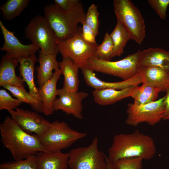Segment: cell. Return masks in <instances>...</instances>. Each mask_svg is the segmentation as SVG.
I'll list each match as a JSON object with an SVG mask.
<instances>
[{
    "label": "cell",
    "mask_w": 169,
    "mask_h": 169,
    "mask_svg": "<svg viewBox=\"0 0 169 169\" xmlns=\"http://www.w3.org/2000/svg\"><path fill=\"white\" fill-rule=\"evenodd\" d=\"M57 53L46 55L40 50L39 51L38 61L39 66L36 67L37 79L39 88L53 77L55 70L59 69V63L56 60Z\"/></svg>",
    "instance_id": "ffe728a7"
},
{
    "label": "cell",
    "mask_w": 169,
    "mask_h": 169,
    "mask_svg": "<svg viewBox=\"0 0 169 169\" xmlns=\"http://www.w3.org/2000/svg\"><path fill=\"white\" fill-rule=\"evenodd\" d=\"M87 136L85 133L71 129L65 122L56 120L38 137L43 146L49 152H53L61 151Z\"/></svg>",
    "instance_id": "277c9868"
},
{
    "label": "cell",
    "mask_w": 169,
    "mask_h": 169,
    "mask_svg": "<svg viewBox=\"0 0 169 169\" xmlns=\"http://www.w3.org/2000/svg\"><path fill=\"white\" fill-rule=\"evenodd\" d=\"M98 141L95 137L88 146L71 150L68 152L70 169H107L105 155L99 150Z\"/></svg>",
    "instance_id": "ba28073f"
},
{
    "label": "cell",
    "mask_w": 169,
    "mask_h": 169,
    "mask_svg": "<svg viewBox=\"0 0 169 169\" xmlns=\"http://www.w3.org/2000/svg\"><path fill=\"white\" fill-rule=\"evenodd\" d=\"M135 86L121 90L110 88L95 90L92 94L95 102L101 105H107L131 97Z\"/></svg>",
    "instance_id": "7402d4cb"
},
{
    "label": "cell",
    "mask_w": 169,
    "mask_h": 169,
    "mask_svg": "<svg viewBox=\"0 0 169 169\" xmlns=\"http://www.w3.org/2000/svg\"><path fill=\"white\" fill-rule=\"evenodd\" d=\"M161 92L159 89L145 83H142L140 86H136L131 96L134 100L133 104L140 105L154 101L156 100Z\"/></svg>",
    "instance_id": "cb8c5ba5"
},
{
    "label": "cell",
    "mask_w": 169,
    "mask_h": 169,
    "mask_svg": "<svg viewBox=\"0 0 169 169\" xmlns=\"http://www.w3.org/2000/svg\"><path fill=\"white\" fill-rule=\"evenodd\" d=\"M61 74L60 69L54 71L52 78L38 89L42 103V112L45 115H52L54 111L53 103L58 95L57 84Z\"/></svg>",
    "instance_id": "e0dca14e"
},
{
    "label": "cell",
    "mask_w": 169,
    "mask_h": 169,
    "mask_svg": "<svg viewBox=\"0 0 169 169\" xmlns=\"http://www.w3.org/2000/svg\"><path fill=\"white\" fill-rule=\"evenodd\" d=\"M25 36L45 54L59 52L57 38L44 16L38 15L33 18L25 28Z\"/></svg>",
    "instance_id": "52a82bcc"
},
{
    "label": "cell",
    "mask_w": 169,
    "mask_h": 169,
    "mask_svg": "<svg viewBox=\"0 0 169 169\" xmlns=\"http://www.w3.org/2000/svg\"><path fill=\"white\" fill-rule=\"evenodd\" d=\"M166 95L164 96L163 104L164 107V112L162 120H169V89L166 91Z\"/></svg>",
    "instance_id": "d590c367"
},
{
    "label": "cell",
    "mask_w": 169,
    "mask_h": 169,
    "mask_svg": "<svg viewBox=\"0 0 169 169\" xmlns=\"http://www.w3.org/2000/svg\"><path fill=\"white\" fill-rule=\"evenodd\" d=\"M140 50L129 54L117 61H105L93 56L86 66L94 71L120 78L126 80L139 73L138 61Z\"/></svg>",
    "instance_id": "8992f818"
},
{
    "label": "cell",
    "mask_w": 169,
    "mask_h": 169,
    "mask_svg": "<svg viewBox=\"0 0 169 169\" xmlns=\"http://www.w3.org/2000/svg\"><path fill=\"white\" fill-rule=\"evenodd\" d=\"M54 5L58 8L64 11H68L80 3L79 0H54Z\"/></svg>",
    "instance_id": "e575fe53"
},
{
    "label": "cell",
    "mask_w": 169,
    "mask_h": 169,
    "mask_svg": "<svg viewBox=\"0 0 169 169\" xmlns=\"http://www.w3.org/2000/svg\"><path fill=\"white\" fill-rule=\"evenodd\" d=\"M147 2L161 18L166 19L169 0H148Z\"/></svg>",
    "instance_id": "d6a6232c"
},
{
    "label": "cell",
    "mask_w": 169,
    "mask_h": 169,
    "mask_svg": "<svg viewBox=\"0 0 169 169\" xmlns=\"http://www.w3.org/2000/svg\"><path fill=\"white\" fill-rule=\"evenodd\" d=\"M156 152L153 139L137 129L132 133L115 135L108 150V157L113 162L123 158L136 157L149 160Z\"/></svg>",
    "instance_id": "7a4b0ae2"
},
{
    "label": "cell",
    "mask_w": 169,
    "mask_h": 169,
    "mask_svg": "<svg viewBox=\"0 0 169 169\" xmlns=\"http://www.w3.org/2000/svg\"><path fill=\"white\" fill-rule=\"evenodd\" d=\"M19 63L18 69L20 77L28 86L29 92L40 102L42 103L39 95L38 89L34 80V65L38 60L35 54L27 58L18 59Z\"/></svg>",
    "instance_id": "44dd1931"
},
{
    "label": "cell",
    "mask_w": 169,
    "mask_h": 169,
    "mask_svg": "<svg viewBox=\"0 0 169 169\" xmlns=\"http://www.w3.org/2000/svg\"><path fill=\"white\" fill-rule=\"evenodd\" d=\"M138 65L139 69L155 67L169 73V52L159 48H149L140 51Z\"/></svg>",
    "instance_id": "9a60e30c"
},
{
    "label": "cell",
    "mask_w": 169,
    "mask_h": 169,
    "mask_svg": "<svg viewBox=\"0 0 169 169\" xmlns=\"http://www.w3.org/2000/svg\"><path fill=\"white\" fill-rule=\"evenodd\" d=\"M81 36L87 42L93 44H98L96 41L95 35L92 30L88 26L85 22L82 24Z\"/></svg>",
    "instance_id": "836d02e7"
},
{
    "label": "cell",
    "mask_w": 169,
    "mask_h": 169,
    "mask_svg": "<svg viewBox=\"0 0 169 169\" xmlns=\"http://www.w3.org/2000/svg\"><path fill=\"white\" fill-rule=\"evenodd\" d=\"M68 152H39L36 155L37 169H68Z\"/></svg>",
    "instance_id": "d6986e66"
},
{
    "label": "cell",
    "mask_w": 169,
    "mask_h": 169,
    "mask_svg": "<svg viewBox=\"0 0 169 169\" xmlns=\"http://www.w3.org/2000/svg\"><path fill=\"white\" fill-rule=\"evenodd\" d=\"M164 96L153 102L136 105L129 103L126 109V124L136 126L142 123L154 126L162 120L164 112Z\"/></svg>",
    "instance_id": "30bf717a"
},
{
    "label": "cell",
    "mask_w": 169,
    "mask_h": 169,
    "mask_svg": "<svg viewBox=\"0 0 169 169\" xmlns=\"http://www.w3.org/2000/svg\"><path fill=\"white\" fill-rule=\"evenodd\" d=\"M17 59L6 54L2 57L0 64V86L6 85L17 86H24V81L15 73V69L18 65Z\"/></svg>",
    "instance_id": "ac0fdd59"
},
{
    "label": "cell",
    "mask_w": 169,
    "mask_h": 169,
    "mask_svg": "<svg viewBox=\"0 0 169 169\" xmlns=\"http://www.w3.org/2000/svg\"><path fill=\"white\" fill-rule=\"evenodd\" d=\"M105 159L107 163V169H115L113 162L106 155Z\"/></svg>",
    "instance_id": "8d00e7d4"
},
{
    "label": "cell",
    "mask_w": 169,
    "mask_h": 169,
    "mask_svg": "<svg viewBox=\"0 0 169 169\" xmlns=\"http://www.w3.org/2000/svg\"><path fill=\"white\" fill-rule=\"evenodd\" d=\"M3 87L10 92L13 96L21 102L29 104L35 112H42V103L38 101L29 92H27L23 86L6 85Z\"/></svg>",
    "instance_id": "484cf974"
},
{
    "label": "cell",
    "mask_w": 169,
    "mask_h": 169,
    "mask_svg": "<svg viewBox=\"0 0 169 169\" xmlns=\"http://www.w3.org/2000/svg\"><path fill=\"white\" fill-rule=\"evenodd\" d=\"M22 103L17 99L13 98L5 89L0 90V110H13Z\"/></svg>",
    "instance_id": "1f68e13d"
},
{
    "label": "cell",
    "mask_w": 169,
    "mask_h": 169,
    "mask_svg": "<svg viewBox=\"0 0 169 169\" xmlns=\"http://www.w3.org/2000/svg\"><path fill=\"white\" fill-rule=\"evenodd\" d=\"M29 0H8L0 6L3 17L11 20L19 16L28 5Z\"/></svg>",
    "instance_id": "4316f807"
},
{
    "label": "cell",
    "mask_w": 169,
    "mask_h": 169,
    "mask_svg": "<svg viewBox=\"0 0 169 169\" xmlns=\"http://www.w3.org/2000/svg\"><path fill=\"white\" fill-rule=\"evenodd\" d=\"M142 83L159 89L161 92L169 89V73L159 68L148 67L139 69Z\"/></svg>",
    "instance_id": "2e32d148"
},
{
    "label": "cell",
    "mask_w": 169,
    "mask_h": 169,
    "mask_svg": "<svg viewBox=\"0 0 169 169\" xmlns=\"http://www.w3.org/2000/svg\"><path fill=\"white\" fill-rule=\"evenodd\" d=\"M0 169H37L36 155L22 160L2 163Z\"/></svg>",
    "instance_id": "f1b7e54d"
},
{
    "label": "cell",
    "mask_w": 169,
    "mask_h": 169,
    "mask_svg": "<svg viewBox=\"0 0 169 169\" xmlns=\"http://www.w3.org/2000/svg\"><path fill=\"white\" fill-rule=\"evenodd\" d=\"M114 45V57L120 56L128 41L131 39L130 36L122 25L117 21L116 25L110 34Z\"/></svg>",
    "instance_id": "d4e9b609"
},
{
    "label": "cell",
    "mask_w": 169,
    "mask_h": 169,
    "mask_svg": "<svg viewBox=\"0 0 169 169\" xmlns=\"http://www.w3.org/2000/svg\"><path fill=\"white\" fill-rule=\"evenodd\" d=\"M1 140L15 160H22L39 152H49L42 145L38 136L23 130L11 117L0 124Z\"/></svg>",
    "instance_id": "6da1fadb"
},
{
    "label": "cell",
    "mask_w": 169,
    "mask_h": 169,
    "mask_svg": "<svg viewBox=\"0 0 169 169\" xmlns=\"http://www.w3.org/2000/svg\"><path fill=\"white\" fill-rule=\"evenodd\" d=\"M0 27L4 40L0 50L5 51L8 55L18 59L20 58H27L35 54L39 49L32 44L28 45L22 44L14 35V32L8 30L1 20Z\"/></svg>",
    "instance_id": "4fadbf2b"
},
{
    "label": "cell",
    "mask_w": 169,
    "mask_h": 169,
    "mask_svg": "<svg viewBox=\"0 0 169 169\" xmlns=\"http://www.w3.org/2000/svg\"><path fill=\"white\" fill-rule=\"evenodd\" d=\"M59 69L64 77L63 86L65 90L70 92L78 91L79 84L78 77L79 68L69 57H63L59 63Z\"/></svg>",
    "instance_id": "603a6c76"
},
{
    "label": "cell",
    "mask_w": 169,
    "mask_h": 169,
    "mask_svg": "<svg viewBox=\"0 0 169 169\" xmlns=\"http://www.w3.org/2000/svg\"><path fill=\"white\" fill-rule=\"evenodd\" d=\"M88 93L81 91L70 92L63 88L58 90V98L53 103L54 111L61 110L67 115H72L75 118H83L82 101L87 97Z\"/></svg>",
    "instance_id": "7c38bea8"
},
{
    "label": "cell",
    "mask_w": 169,
    "mask_h": 169,
    "mask_svg": "<svg viewBox=\"0 0 169 169\" xmlns=\"http://www.w3.org/2000/svg\"><path fill=\"white\" fill-rule=\"evenodd\" d=\"M114 45L110 35L106 33L102 43L98 46L94 56L105 61H110L114 57Z\"/></svg>",
    "instance_id": "83f0119b"
},
{
    "label": "cell",
    "mask_w": 169,
    "mask_h": 169,
    "mask_svg": "<svg viewBox=\"0 0 169 169\" xmlns=\"http://www.w3.org/2000/svg\"><path fill=\"white\" fill-rule=\"evenodd\" d=\"M114 12L131 39L141 44L146 36L145 25L140 11L130 0H114Z\"/></svg>",
    "instance_id": "5b68a950"
},
{
    "label": "cell",
    "mask_w": 169,
    "mask_h": 169,
    "mask_svg": "<svg viewBox=\"0 0 169 169\" xmlns=\"http://www.w3.org/2000/svg\"><path fill=\"white\" fill-rule=\"evenodd\" d=\"M44 13L58 40L74 36L79 27L78 24L85 22L86 15L80 3L68 11L62 10L54 4L48 5L44 7Z\"/></svg>",
    "instance_id": "3957f363"
},
{
    "label": "cell",
    "mask_w": 169,
    "mask_h": 169,
    "mask_svg": "<svg viewBox=\"0 0 169 169\" xmlns=\"http://www.w3.org/2000/svg\"><path fill=\"white\" fill-rule=\"evenodd\" d=\"M80 69L86 84L95 90L110 88L121 90L138 85L142 83L139 73L126 80L118 82H108L98 78L94 71L86 66L81 67Z\"/></svg>",
    "instance_id": "5bb4252c"
},
{
    "label": "cell",
    "mask_w": 169,
    "mask_h": 169,
    "mask_svg": "<svg viewBox=\"0 0 169 169\" xmlns=\"http://www.w3.org/2000/svg\"><path fill=\"white\" fill-rule=\"evenodd\" d=\"M141 157L123 158L113 162L115 169H143Z\"/></svg>",
    "instance_id": "f546056e"
},
{
    "label": "cell",
    "mask_w": 169,
    "mask_h": 169,
    "mask_svg": "<svg viewBox=\"0 0 169 169\" xmlns=\"http://www.w3.org/2000/svg\"><path fill=\"white\" fill-rule=\"evenodd\" d=\"M99 15L97 6L92 4L88 8L85 21L86 24L92 30L96 36L99 34Z\"/></svg>",
    "instance_id": "4dcf8cb0"
},
{
    "label": "cell",
    "mask_w": 169,
    "mask_h": 169,
    "mask_svg": "<svg viewBox=\"0 0 169 169\" xmlns=\"http://www.w3.org/2000/svg\"><path fill=\"white\" fill-rule=\"evenodd\" d=\"M8 111L11 118L19 127L30 134L34 133L38 136H40L51 124V123L37 112L19 108Z\"/></svg>",
    "instance_id": "8fae6325"
},
{
    "label": "cell",
    "mask_w": 169,
    "mask_h": 169,
    "mask_svg": "<svg viewBox=\"0 0 169 169\" xmlns=\"http://www.w3.org/2000/svg\"><path fill=\"white\" fill-rule=\"evenodd\" d=\"M81 32L82 28L79 27L73 37L57 41L59 51L63 58H70L80 69L85 66L87 60L94 56L98 46L86 42L82 37Z\"/></svg>",
    "instance_id": "9c48e42d"
}]
</instances>
